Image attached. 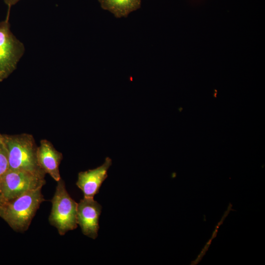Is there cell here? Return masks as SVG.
<instances>
[{"label": "cell", "mask_w": 265, "mask_h": 265, "mask_svg": "<svg viewBox=\"0 0 265 265\" xmlns=\"http://www.w3.org/2000/svg\"><path fill=\"white\" fill-rule=\"evenodd\" d=\"M42 188L29 191L4 203L0 206V217L15 231L26 232L40 205L45 201Z\"/></svg>", "instance_id": "cell-1"}, {"label": "cell", "mask_w": 265, "mask_h": 265, "mask_svg": "<svg viewBox=\"0 0 265 265\" xmlns=\"http://www.w3.org/2000/svg\"><path fill=\"white\" fill-rule=\"evenodd\" d=\"M2 143L8 154L9 169L22 170L45 177L37 160V146L32 135L23 133L3 134Z\"/></svg>", "instance_id": "cell-2"}, {"label": "cell", "mask_w": 265, "mask_h": 265, "mask_svg": "<svg viewBox=\"0 0 265 265\" xmlns=\"http://www.w3.org/2000/svg\"><path fill=\"white\" fill-rule=\"evenodd\" d=\"M52 202L49 217L50 224L54 227L60 236L77 228L78 203L67 192L64 181L61 178L57 185Z\"/></svg>", "instance_id": "cell-3"}, {"label": "cell", "mask_w": 265, "mask_h": 265, "mask_svg": "<svg viewBox=\"0 0 265 265\" xmlns=\"http://www.w3.org/2000/svg\"><path fill=\"white\" fill-rule=\"evenodd\" d=\"M9 14L8 11L5 20L0 22V82L16 69L25 52L24 44L11 30Z\"/></svg>", "instance_id": "cell-4"}, {"label": "cell", "mask_w": 265, "mask_h": 265, "mask_svg": "<svg viewBox=\"0 0 265 265\" xmlns=\"http://www.w3.org/2000/svg\"><path fill=\"white\" fill-rule=\"evenodd\" d=\"M45 178L26 171L8 169L0 179L3 204L29 191L42 187L46 184Z\"/></svg>", "instance_id": "cell-5"}, {"label": "cell", "mask_w": 265, "mask_h": 265, "mask_svg": "<svg viewBox=\"0 0 265 265\" xmlns=\"http://www.w3.org/2000/svg\"><path fill=\"white\" fill-rule=\"evenodd\" d=\"M102 206L94 198L83 197L77 205V221L83 235L93 239L98 236Z\"/></svg>", "instance_id": "cell-6"}, {"label": "cell", "mask_w": 265, "mask_h": 265, "mask_svg": "<svg viewBox=\"0 0 265 265\" xmlns=\"http://www.w3.org/2000/svg\"><path fill=\"white\" fill-rule=\"evenodd\" d=\"M111 164V159L107 157L102 165L79 173L76 185L82 191L84 197L94 198L99 192L102 183L107 177V170Z\"/></svg>", "instance_id": "cell-7"}, {"label": "cell", "mask_w": 265, "mask_h": 265, "mask_svg": "<svg viewBox=\"0 0 265 265\" xmlns=\"http://www.w3.org/2000/svg\"><path fill=\"white\" fill-rule=\"evenodd\" d=\"M37 160L40 168L56 182L61 178L59 167L62 160V154L57 151L47 139L40 140L36 152Z\"/></svg>", "instance_id": "cell-8"}, {"label": "cell", "mask_w": 265, "mask_h": 265, "mask_svg": "<svg viewBox=\"0 0 265 265\" xmlns=\"http://www.w3.org/2000/svg\"><path fill=\"white\" fill-rule=\"evenodd\" d=\"M101 7L117 18H126L141 7V0H98Z\"/></svg>", "instance_id": "cell-9"}, {"label": "cell", "mask_w": 265, "mask_h": 265, "mask_svg": "<svg viewBox=\"0 0 265 265\" xmlns=\"http://www.w3.org/2000/svg\"><path fill=\"white\" fill-rule=\"evenodd\" d=\"M9 169L8 154L3 143L0 144V179Z\"/></svg>", "instance_id": "cell-10"}, {"label": "cell", "mask_w": 265, "mask_h": 265, "mask_svg": "<svg viewBox=\"0 0 265 265\" xmlns=\"http://www.w3.org/2000/svg\"><path fill=\"white\" fill-rule=\"evenodd\" d=\"M21 0H3L4 3L8 6V10L10 11L12 6L15 5Z\"/></svg>", "instance_id": "cell-11"}, {"label": "cell", "mask_w": 265, "mask_h": 265, "mask_svg": "<svg viewBox=\"0 0 265 265\" xmlns=\"http://www.w3.org/2000/svg\"><path fill=\"white\" fill-rule=\"evenodd\" d=\"M217 232V228H215V231H214V232L212 234V239L213 238H215L216 237V233Z\"/></svg>", "instance_id": "cell-12"}, {"label": "cell", "mask_w": 265, "mask_h": 265, "mask_svg": "<svg viewBox=\"0 0 265 265\" xmlns=\"http://www.w3.org/2000/svg\"><path fill=\"white\" fill-rule=\"evenodd\" d=\"M2 204H3V201H2V196H1V192H0V206Z\"/></svg>", "instance_id": "cell-13"}, {"label": "cell", "mask_w": 265, "mask_h": 265, "mask_svg": "<svg viewBox=\"0 0 265 265\" xmlns=\"http://www.w3.org/2000/svg\"><path fill=\"white\" fill-rule=\"evenodd\" d=\"M3 134L0 133V144L2 143Z\"/></svg>", "instance_id": "cell-14"}]
</instances>
